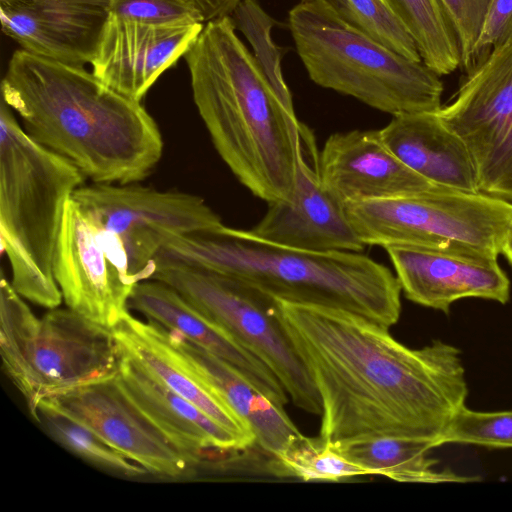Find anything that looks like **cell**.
<instances>
[{
  "instance_id": "obj_20",
  "label": "cell",
  "mask_w": 512,
  "mask_h": 512,
  "mask_svg": "<svg viewBox=\"0 0 512 512\" xmlns=\"http://www.w3.org/2000/svg\"><path fill=\"white\" fill-rule=\"evenodd\" d=\"M116 381L125 395L193 467L208 451L246 450L233 434L150 376L124 352Z\"/></svg>"
},
{
  "instance_id": "obj_34",
  "label": "cell",
  "mask_w": 512,
  "mask_h": 512,
  "mask_svg": "<svg viewBox=\"0 0 512 512\" xmlns=\"http://www.w3.org/2000/svg\"><path fill=\"white\" fill-rule=\"evenodd\" d=\"M202 12L205 22L228 17L242 0H193Z\"/></svg>"
},
{
  "instance_id": "obj_18",
  "label": "cell",
  "mask_w": 512,
  "mask_h": 512,
  "mask_svg": "<svg viewBox=\"0 0 512 512\" xmlns=\"http://www.w3.org/2000/svg\"><path fill=\"white\" fill-rule=\"evenodd\" d=\"M319 170L324 187L344 206L439 187L407 167L387 147L379 130L330 135L319 153Z\"/></svg>"
},
{
  "instance_id": "obj_26",
  "label": "cell",
  "mask_w": 512,
  "mask_h": 512,
  "mask_svg": "<svg viewBox=\"0 0 512 512\" xmlns=\"http://www.w3.org/2000/svg\"><path fill=\"white\" fill-rule=\"evenodd\" d=\"M59 445L82 460L123 477L133 478L149 473L106 443L92 430L62 413L46 401L37 407L34 419Z\"/></svg>"
},
{
  "instance_id": "obj_25",
  "label": "cell",
  "mask_w": 512,
  "mask_h": 512,
  "mask_svg": "<svg viewBox=\"0 0 512 512\" xmlns=\"http://www.w3.org/2000/svg\"><path fill=\"white\" fill-rule=\"evenodd\" d=\"M413 37L422 62L440 76L461 67L456 32L440 0H387Z\"/></svg>"
},
{
  "instance_id": "obj_9",
  "label": "cell",
  "mask_w": 512,
  "mask_h": 512,
  "mask_svg": "<svg viewBox=\"0 0 512 512\" xmlns=\"http://www.w3.org/2000/svg\"><path fill=\"white\" fill-rule=\"evenodd\" d=\"M150 280L175 289L262 361L297 408L321 414L318 392L279 319L275 298L237 278L161 258Z\"/></svg>"
},
{
  "instance_id": "obj_4",
  "label": "cell",
  "mask_w": 512,
  "mask_h": 512,
  "mask_svg": "<svg viewBox=\"0 0 512 512\" xmlns=\"http://www.w3.org/2000/svg\"><path fill=\"white\" fill-rule=\"evenodd\" d=\"M156 258L242 280L275 299L345 310L387 328L401 313V287L386 266L361 252L308 251L223 225L165 238Z\"/></svg>"
},
{
  "instance_id": "obj_22",
  "label": "cell",
  "mask_w": 512,
  "mask_h": 512,
  "mask_svg": "<svg viewBox=\"0 0 512 512\" xmlns=\"http://www.w3.org/2000/svg\"><path fill=\"white\" fill-rule=\"evenodd\" d=\"M379 132L387 147L407 167L432 184L479 192L476 169L466 144L437 111L393 116Z\"/></svg>"
},
{
  "instance_id": "obj_1",
  "label": "cell",
  "mask_w": 512,
  "mask_h": 512,
  "mask_svg": "<svg viewBox=\"0 0 512 512\" xmlns=\"http://www.w3.org/2000/svg\"><path fill=\"white\" fill-rule=\"evenodd\" d=\"M277 300L279 319L321 402L319 438L430 441L435 448L468 386L461 351L442 340L411 349L360 315Z\"/></svg>"
},
{
  "instance_id": "obj_15",
  "label": "cell",
  "mask_w": 512,
  "mask_h": 512,
  "mask_svg": "<svg viewBox=\"0 0 512 512\" xmlns=\"http://www.w3.org/2000/svg\"><path fill=\"white\" fill-rule=\"evenodd\" d=\"M204 25H146L110 14L90 62L92 73L141 102L158 78L191 49Z\"/></svg>"
},
{
  "instance_id": "obj_35",
  "label": "cell",
  "mask_w": 512,
  "mask_h": 512,
  "mask_svg": "<svg viewBox=\"0 0 512 512\" xmlns=\"http://www.w3.org/2000/svg\"><path fill=\"white\" fill-rule=\"evenodd\" d=\"M502 254L506 257L507 261L509 262V264L512 267V235L506 242Z\"/></svg>"
},
{
  "instance_id": "obj_8",
  "label": "cell",
  "mask_w": 512,
  "mask_h": 512,
  "mask_svg": "<svg viewBox=\"0 0 512 512\" xmlns=\"http://www.w3.org/2000/svg\"><path fill=\"white\" fill-rule=\"evenodd\" d=\"M366 245L416 246L498 258L512 235V203L444 187L345 205Z\"/></svg>"
},
{
  "instance_id": "obj_24",
  "label": "cell",
  "mask_w": 512,
  "mask_h": 512,
  "mask_svg": "<svg viewBox=\"0 0 512 512\" xmlns=\"http://www.w3.org/2000/svg\"><path fill=\"white\" fill-rule=\"evenodd\" d=\"M333 447L346 459L367 469L371 475L385 476L397 482L437 484L480 481L478 476H463L450 469H436L437 461L428 457V452L435 448L430 441L382 437Z\"/></svg>"
},
{
  "instance_id": "obj_17",
  "label": "cell",
  "mask_w": 512,
  "mask_h": 512,
  "mask_svg": "<svg viewBox=\"0 0 512 512\" xmlns=\"http://www.w3.org/2000/svg\"><path fill=\"white\" fill-rule=\"evenodd\" d=\"M110 0H0L2 31L21 49L53 61L90 63Z\"/></svg>"
},
{
  "instance_id": "obj_29",
  "label": "cell",
  "mask_w": 512,
  "mask_h": 512,
  "mask_svg": "<svg viewBox=\"0 0 512 512\" xmlns=\"http://www.w3.org/2000/svg\"><path fill=\"white\" fill-rule=\"evenodd\" d=\"M230 18L252 46L253 55L269 83L282 96L292 97L281 68L283 49L271 37L276 21L257 0H242Z\"/></svg>"
},
{
  "instance_id": "obj_31",
  "label": "cell",
  "mask_w": 512,
  "mask_h": 512,
  "mask_svg": "<svg viewBox=\"0 0 512 512\" xmlns=\"http://www.w3.org/2000/svg\"><path fill=\"white\" fill-rule=\"evenodd\" d=\"M110 14L156 26L206 23L193 0H110Z\"/></svg>"
},
{
  "instance_id": "obj_13",
  "label": "cell",
  "mask_w": 512,
  "mask_h": 512,
  "mask_svg": "<svg viewBox=\"0 0 512 512\" xmlns=\"http://www.w3.org/2000/svg\"><path fill=\"white\" fill-rule=\"evenodd\" d=\"M319 151L313 132L302 123L296 181L287 201L269 203L250 231L286 247L308 251L361 252L357 236L341 204L322 184Z\"/></svg>"
},
{
  "instance_id": "obj_14",
  "label": "cell",
  "mask_w": 512,
  "mask_h": 512,
  "mask_svg": "<svg viewBox=\"0 0 512 512\" xmlns=\"http://www.w3.org/2000/svg\"><path fill=\"white\" fill-rule=\"evenodd\" d=\"M44 401L92 430L149 473L178 478L193 467L125 395L116 377L80 386Z\"/></svg>"
},
{
  "instance_id": "obj_5",
  "label": "cell",
  "mask_w": 512,
  "mask_h": 512,
  "mask_svg": "<svg viewBox=\"0 0 512 512\" xmlns=\"http://www.w3.org/2000/svg\"><path fill=\"white\" fill-rule=\"evenodd\" d=\"M85 179L71 161L32 139L1 100V250L16 292L48 310L63 300L53 260L65 206Z\"/></svg>"
},
{
  "instance_id": "obj_6",
  "label": "cell",
  "mask_w": 512,
  "mask_h": 512,
  "mask_svg": "<svg viewBox=\"0 0 512 512\" xmlns=\"http://www.w3.org/2000/svg\"><path fill=\"white\" fill-rule=\"evenodd\" d=\"M288 27L315 84L392 116L441 108L440 75L351 26L324 0H300Z\"/></svg>"
},
{
  "instance_id": "obj_10",
  "label": "cell",
  "mask_w": 512,
  "mask_h": 512,
  "mask_svg": "<svg viewBox=\"0 0 512 512\" xmlns=\"http://www.w3.org/2000/svg\"><path fill=\"white\" fill-rule=\"evenodd\" d=\"M72 198L122 241L131 272L150 280L166 237L211 233L224 224L200 196L128 184L82 185Z\"/></svg>"
},
{
  "instance_id": "obj_19",
  "label": "cell",
  "mask_w": 512,
  "mask_h": 512,
  "mask_svg": "<svg viewBox=\"0 0 512 512\" xmlns=\"http://www.w3.org/2000/svg\"><path fill=\"white\" fill-rule=\"evenodd\" d=\"M123 352L154 379L187 399L233 434L245 447L255 446L246 423L197 375L172 343L168 330L129 312L112 329Z\"/></svg>"
},
{
  "instance_id": "obj_2",
  "label": "cell",
  "mask_w": 512,
  "mask_h": 512,
  "mask_svg": "<svg viewBox=\"0 0 512 512\" xmlns=\"http://www.w3.org/2000/svg\"><path fill=\"white\" fill-rule=\"evenodd\" d=\"M1 93L32 139L71 161L93 183L138 182L162 157L161 132L141 102L84 66L18 49Z\"/></svg>"
},
{
  "instance_id": "obj_12",
  "label": "cell",
  "mask_w": 512,
  "mask_h": 512,
  "mask_svg": "<svg viewBox=\"0 0 512 512\" xmlns=\"http://www.w3.org/2000/svg\"><path fill=\"white\" fill-rule=\"evenodd\" d=\"M53 274L66 307L111 329L129 312L139 283L120 238L72 197L64 210Z\"/></svg>"
},
{
  "instance_id": "obj_30",
  "label": "cell",
  "mask_w": 512,
  "mask_h": 512,
  "mask_svg": "<svg viewBox=\"0 0 512 512\" xmlns=\"http://www.w3.org/2000/svg\"><path fill=\"white\" fill-rule=\"evenodd\" d=\"M512 448V410L482 412L462 407L439 440L444 444Z\"/></svg>"
},
{
  "instance_id": "obj_32",
  "label": "cell",
  "mask_w": 512,
  "mask_h": 512,
  "mask_svg": "<svg viewBox=\"0 0 512 512\" xmlns=\"http://www.w3.org/2000/svg\"><path fill=\"white\" fill-rule=\"evenodd\" d=\"M491 0H440L456 32L460 50L461 67L468 71L482 21Z\"/></svg>"
},
{
  "instance_id": "obj_28",
  "label": "cell",
  "mask_w": 512,
  "mask_h": 512,
  "mask_svg": "<svg viewBox=\"0 0 512 512\" xmlns=\"http://www.w3.org/2000/svg\"><path fill=\"white\" fill-rule=\"evenodd\" d=\"M347 23L395 53L422 62L418 47L387 0H324Z\"/></svg>"
},
{
  "instance_id": "obj_11",
  "label": "cell",
  "mask_w": 512,
  "mask_h": 512,
  "mask_svg": "<svg viewBox=\"0 0 512 512\" xmlns=\"http://www.w3.org/2000/svg\"><path fill=\"white\" fill-rule=\"evenodd\" d=\"M437 113L466 144L479 192L512 203V39L466 71Z\"/></svg>"
},
{
  "instance_id": "obj_16",
  "label": "cell",
  "mask_w": 512,
  "mask_h": 512,
  "mask_svg": "<svg viewBox=\"0 0 512 512\" xmlns=\"http://www.w3.org/2000/svg\"><path fill=\"white\" fill-rule=\"evenodd\" d=\"M405 297L424 307L449 313L463 298L506 304L510 281L498 258L416 246L385 248Z\"/></svg>"
},
{
  "instance_id": "obj_23",
  "label": "cell",
  "mask_w": 512,
  "mask_h": 512,
  "mask_svg": "<svg viewBox=\"0 0 512 512\" xmlns=\"http://www.w3.org/2000/svg\"><path fill=\"white\" fill-rule=\"evenodd\" d=\"M168 333L197 375L251 429L261 451L275 456L302 435L285 408L269 399L242 371L179 333Z\"/></svg>"
},
{
  "instance_id": "obj_33",
  "label": "cell",
  "mask_w": 512,
  "mask_h": 512,
  "mask_svg": "<svg viewBox=\"0 0 512 512\" xmlns=\"http://www.w3.org/2000/svg\"><path fill=\"white\" fill-rule=\"evenodd\" d=\"M510 39H512V0H491L473 49L471 68L493 48Z\"/></svg>"
},
{
  "instance_id": "obj_3",
  "label": "cell",
  "mask_w": 512,
  "mask_h": 512,
  "mask_svg": "<svg viewBox=\"0 0 512 512\" xmlns=\"http://www.w3.org/2000/svg\"><path fill=\"white\" fill-rule=\"evenodd\" d=\"M193 100L221 159L268 204L296 181L300 132L292 97L269 83L230 18L210 20L184 56Z\"/></svg>"
},
{
  "instance_id": "obj_27",
  "label": "cell",
  "mask_w": 512,
  "mask_h": 512,
  "mask_svg": "<svg viewBox=\"0 0 512 512\" xmlns=\"http://www.w3.org/2000/svg\"><path fill=\"white\" fill-rule=\"evenodd\" d=\"M269 467L277 476L294 477L305 482H339L371 475L367 469L346 459L332 445L324 443L319 437L309 438L304 435L272 456Z\"/></svg>"
},
{
  "instance_id": "obj_21",
  "label": "cell",
  "mask_w": 512,
  "mask_h": 512,
  "mask_svg": "<svg viewBox=\"0 0 512 512\" xmlns=\"http://www.w3.org/2000/svg\"><path fill=\"white\" fill-rule=\"evenodd\" d=\"M128 305L148 321L179 333L234 365L274 403L283 407L287 404L289 397L271 370L169 285L157 280L141 281L134 287Z\"/></svg>"
},
{
  "instance_id": "obj_7",
  "label": "cell",
  "mask_w": 512,
  "mask_h": 512,
  "mask_svg": "<svg viewBox=\"0 0 512 512\" xmlns=\"http://www.w3.org/2000/svg\"><path fill=\"white\" fill-rule=\"evenodd\" d=\"M0 351L6 375L35 419L39 403L117 376L123 351L113 330L67 308L37 317L2 273Z\"/></svg>"
}]
</instances>
